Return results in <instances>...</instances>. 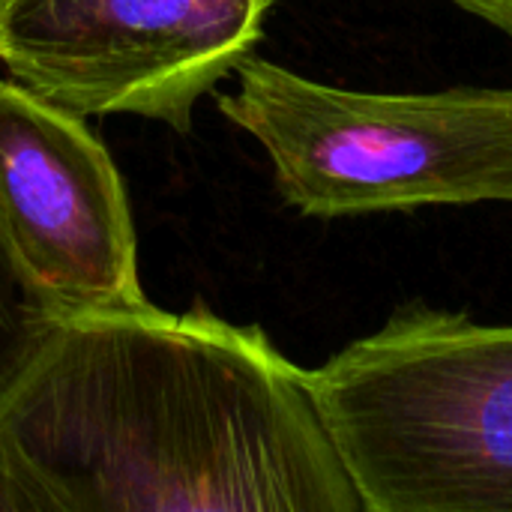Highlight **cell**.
<instances>
[{
  "label": "cell",
  "instance_id": "obj_1",
  "mask_svg": "<svg viewBox=\"0 0 512 512\" xmlns=\"http://www.w3.org/2000/svg\"><path fill=\"white\" fill-rule=\"evenodd\" d=\"M366 512L309 384L204 303L66 312L0 408V512Z\"/></svg>",
  "mask_w": 512,
  "mask_h": 512
},
{
  "label": "cell",
  "instance_id": "obj_2",
  "mask_svg": "<svg viewBox=\"0 0 512 512\" xmlns=\"http://www.w3.org/2000/svg\"><path fill=\"white\" fill-rule=\"evenodd\" d=\"M309 384L366 512H512V324L411 303Z\"/></svg>",
  "mask_w": 512,
  "mask_h": 512
},
{
  "label": "cell",
  "instance_id": "obj_3",
  "mask_svg": "<svg viewBox=\"0 0 512 512\" xmlns=\"http://www.w3.org/2000/svg\"><path fill=\"white\" fill-rule=\"evenodd\" d=\"M219 111L303 216L512 204V87L363 93L249 54Z\"/></svg>",
  "mask_w": 512,
  "mask_h": 512
},
{
  "label": "cell",
  "instance_id": "obj_4",
  "mask_svg": "<svg viewBox=\"0 0 512 512\" xmlns=\"http://www.w3.org/2000/svg\"><path fill=\"white\" fill-rule=\"evenodd\" d=\"M273 0H0V60L36 96L174 132L255 51Z\"/></svg>",
  "mask_w": 512,
  "mask_h": 512
},
{
  "label": "cell",
  "instance_id": "obj_5",
  "mask_svg": "<svg viewBox=\"0 0 512 512\" xmlns=\"http://www.w3.org/2000/svg\"><path fill=\"white\" fill-rule=\"evenodd\" d=\"M0 210L60 315L147 303L129 198L84 117L0 81Z\"/></svg>",
  "mask_w": 512,
  "mask_h": 512
},
{
  "label": "cell",
  "instance_id": "obj_6",
  "mask_svg": "<svg viewBox=\"0 0 512 512\" xmlns=\"http://www.w3.org/2000/svg\"><path fill=\"white\" fill-rule=\"evenodd\" d=\"M60 312L30 279L0 210V408Z\"/></svg>",
  "mask_w": 512,
  "mask_h": 512
},
{
  "label": "cell",
  "instance_id": "obj_7",
  "mask_svg": "<svg viewBox=\"0 0 512 512\" xmlns=\"http://www.w3.org/2000/svg\"><path fill=\"white\" fill-rule=\"evenodd\" d=\"M450 3L512 36V0H450Z\"/></svg>",
  "mask_w": 512,
  "mask_h": 512
}]
</instances>
